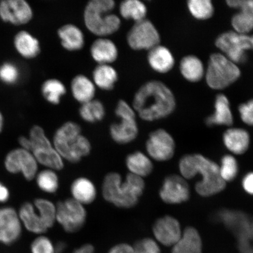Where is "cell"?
I'll use <instances>...</instances> for the list:
<instances>
[{"label": "cell", "mask_w": 253, "mask_h": 253, "mask_svg": "<svg viewBox=\"0 0 253 253\" xmlns=\"http://www.w3.org/2000/svg\"><path fill=\"white\" fill-rule=\"evenodd\" d=\"M132 107L142 120L153 122L171 114L175 109V100L172 91L163 82L151 81L136 91Z\"/></svg>", "instance_id": "cell-1"}, {"label": "cell", "mask_w": 253, "mask_h": 253, "mask_svg": "<svg viewBox=\"0 0 253 253\" xmlns=\"http://www.w3.org/2000/svg\"><path fill=\"white\" fill-rule=\"evenodd\" d=\"M179 170L186 179L194 178L197 174L202 176L195 185L196 191L202 197H210L223 191L226 182L221 178L219 167L202 155H187L179 162Z\"/></svg>", "instance_id": "cell-2"}, {"label": "cell", "mask_w": 253, "mask_h": 253, "mask_svg": "<svg viewBox=\"0 0 253 253\" xmlns=\"http://www.w3.org/2000/svg\"><path fill=\"white\" fill-rule=\"evenodd\" d=\"M145 189L143 179L129 173L124 180L118 172L107 173L102 183L104 200L122 209H130L138 204Z\"/></svg>", "instance_id": "cell-3"}, {"label": "cell", "mask_w": 253, "mask_h": 253, "mask_svg": "<svg viewBox=\"0 0 253 253\" xmlns=\"http://www.w3.org/2000/svg\"><path fill=\"white\" fill-rule=\"evenodd\" d=\"M53 144L63 160L74 164L80 162L91 151L90 141L82 135L81 126L74 122H65L56 129Z\"/></svg>", "instance_id": "cell-4"}, {"label": "cell", "mask_w": 253, "mask_h": 253, "mask_svg": "<svg viewBox=\"0 0 253 253\" xmlns=\"http://www.w3.org/2000/svg\"><path fill=\"white\" fill-rule=\"evenodd\" d=\"M116 7L113 0H91L85 7L84 24L91 33L106 37L118 32L121 27L119 16L112 13Z\"/></svg>", "instance_id": "cell-5"}, {"label": "cell", "mask_w": 253, "mask_h": 253, "mask_svg": "<svg viewBox=\"0 0 253 253\" xmlns=\"http://www.w3.org/2000/svg\"><path fill=\"white\" fill-rule=\"evenodd\" d=\"M240 69L226 56L214 53L210 57L207 71V84L213 89H223L230 86L239 78Z\"/></svg>", "instance_id": "cell-6"}, {"label": "cell", "mask_w": 253, "mask_h": 253, "mask_svg": "<svg viewBox=\"0 0 253 253\" xmlns=\"http://www.w3.org/2000/svg\"><path fill=\"white\" fill-rule=\"evenodd\" d=\"M115 115L120 119L110 126V135L117 144L124 145L135 140L138 134L136 114L133 107L124 100H120L115 109Z\"/></svg>", "instance_id": "cell-7"}, {"label": "cell", "mask_w": 253, "mask_h": 253, "mask_svg": "<svg viewBox=\"0 0 253 253\" xmlns=\"http://www.w3.org/2000/svg\"><path fill=\"white\" fill-rule=\"evenodd\" d=\"M56 219L66 232L74 233L83 228L87 219L84 205L73 198L59 201L56 206Z\"/></svg>", "instance_id": "cell-8"}, {"label": "cell", "mask_w": 253, "mask_h": 253, "mask_svg": "<svg viewBox=\"0 0 253 253\" xmlns=\"http://www.w3.org/2000/svg\"><path fill=\"white\" fill-rule=\"evenodd\" d=\"M216 45L230 61L235 63H243L246 61L247 50L253 49V36L227 32L217 38Z\"/></svg>", "instance_id": "cell-9"}, {"label": "cell", "mask_w": 253, "mask_h": 253, "mask_svg": "<svg viewBox=\"0 0 253 253\" xmlns=\"http://www.w3.org/2000/svg\"><path fill=\"white\" fill-rule=\"evenodd\" d=\"M129 47L134 50H150L159 45L160 36L154 25L146 18L134 23L126 35Z\"/></svg>", "instance_id": "cell-10"}, {"label": "cell", "mask_w": 253, "mask_h": 253, "mask_svg": "<svg viewBox=\"0 0 253 253\" xmlns=\"http://www.w3.org/2000/svg\"><path fill=\"white\" fill-rule=\"evenodd\" d=\"M5 169L11 174L21 173L28 181H32L38 173V162L31 152L18 148L9 152L5 156Z\"/></svg>", "instance_id": "cell-11"}, {"label": "cell", "mask_w": 253, "mask_h": 253, "mask_svg": "<svg viewBox=\"0 0 253 253\" xmlns=\"http://www.w3.org/2000/svg\"><path fill=\"white\" fill-rule=\"evenodd\" d=\"M33 17V9L25 0L0 1V19L5 23L22 26L29 23Z\"/></svg>", "instance_id": "cell-12"}, {"label": "cell", "mask_w": 253, "mask_h": 253, "mask_svg": "<svg viewBox=\"0 0 253 253\" xmlns=\"http://www.w3.org/2000/svg\"><path fill=\"white\" fill-rule=\"evenodd\" d=\"M149 156L157 161L169 160L174 154L175 142L169 132L158 129L151 132L145 144Z\"/></svg>", "instance_id": "cell-13"}, {"label": "cell", "mask_w": 253, "mask_h": 253, "mask_svg": "<svg viewBox=\"0 0 253 253\" xmlns=\"http://www.w3.org/2000/svg\"><path fill=\"white\" fill-rule=\"evenodd\" d=\"M18 213L12 207L0 208V243L11 245L18 241L22 234Z\"/></svg>", "instance_id": "cell-14"}, {"label": "cell", "mask_w": 253, "mask_h": 253, "mask_svg": "<svg viewBox=\"0 0 253 253\" xmlns=\"http://www.w3.org/2000/svg\"><path fill=\"white\" fill-rule=\"evenodd\" d=\"M160 196L167 204H179L188 200L190 189L184 179L178 175H172L164 179Z\"/></svg>", "instance_id": "cell-15"}, {"label": "cell", "mask_w": 253, "mask_h": 253, "mask_svg": "<svg viewBox=\"0 0 253 253\" xmlns=\"http://www.w3.org/2000/svg\"><path fill=\"white\" fill-rule=\"evenodd\" d=\"M153 231L158 241L167 246L175 245L181 237L179 221L170 216H164L157 220Z\"/></svg>", "instance_id": "cell-16"}, {"label": "cell", "mask_w": 253, "mask_h": 253, "mask_svg": "<svg viewBox=\"0 0 253 253\" xmlns=\"http://www.w3.org/2000/svg\"><path fill=\"white\" fill-rule=\"evenodd\" d=\"M91 58L98 65H110L118 58V47L113 41L106 37H99L90 46Z\"/></svg>", "instance_id": "cell-17"}, {"label": "cell", "mask_w": 253, "mask_h": 253, "mask_svg": "<svg viewBox=\"0 0 253 253\" xmlns=\"http://www.w3.org/2000/svg\"><path fill=\"white\" fill-rule=\"evenodd\" d=\"M13 44L16 51L24 59L36 58L41 52L39 40L27 31L18 32L14 37Z\"/></svg>", "instance_id": "cell-18"}, {"label": "cell", "mask_w": 253, "mask_h": 253, "mask_svg": "<svg viewBox=\"0 0 253 253\" xmlns=\"http://www.w3.org/2000/svg\"><path fill=\"white\" fill-rule=\"evenodd\" d=\"M62 46L69 52L78 51L83 48L85 38L83 32L77 25H62L57 32Z\"/></svg>", "instance_id": "cell-19"}, {"label": "cell", "mask_w": 253, "mask_h": 253, "mask_svg": "<svg viewBox=\"0 0 253 253\" xmlns=\"http://www.w3.org/2000/svg\"><path fill=\"white\" fill-rule=\"evenodd\" d=\"M18 213L22 224L30 232L41 235L49 230L41 220L33 204L25 202Z\"/></svg>", "instance_id": "cell-20"}, {"label": "cell", "mask_w": 253, "mask_h": 253, "mask_svg": "<svg viewBox=\"0 0 253 253\" xmlns=\"http://www.w3.org/2000/svg\"><path fill=\"white\" fill-rule=\"evenodd\" d=\"M147 61L154 71L161 74H165L171 70L175 63L170 50L160 45L148 50Z\"/></svg>", "instance_id": "cell-21"}, {"label": "cell", "mask_w": 253, "mask_h": 253, "mask_svg": "<svg viewBox=\"0 0 253 253\" xmlns=\"http://www.w3.org/2000/svg\"><path fill=\"white\" fill-rule=\"evenodd\" d=\"M71 90L74 99L82 104L94 99L96 89L93 81L80 74L72 79Z\"/></svg>", "instance_id": "cell-22"}, {"label": "cell", "mask_w": 253, "mask_h": 253, "mask_svg": "<svg viewBox=\"0 0 253 253\" xmlns=\"http://www.w3.org/2000/svg\"><path fill=\"white\" fill-rule=\"evenodd\" d=\"M38 163L54 170H62L64 167L63 158L55 149L52 143L41 145L32 150Z\"/></svg>", "instance_id": "cell-23"}, {"label": "cell", "mask_w": 253, "mask_h": 253, "mask_svg": "<svg viewBox=\"0 0 253 253\" xmlns=\"http://www.w3.org/2000/svg\"><path fill=\"white\" fill-rule=\"evenodd\" d=\"M71 192L73 199L83 205L93 203L97 197L96 186L84 177L74 180L71 186Z\"/></svg>", "instance_id": "cell-24"}, {"label": "cell", "mask_w": 253, "mask_h": 253, "mask_svg": "<svg viewBox=\"0 0 253 253\" xmlns=\"http://www.w3.org/2000/svg\"><path fill=\"white\" fill-rule=\"evenodd\" d=\"M209 126H231L233 123V118L231 112L230 103L227 98L223 94L217 95L215 101L214 112L206 120Z\"/></svg>", "instance_id": "cell-25"}, {"label": "cell", "mask_w": 253, "mask_h": 253, "mask_svg": "<svg viewBox=\"0 0 253 253\" xmlns=\"http://www.w3.org/2000/svg\"><path fill=\"white\" fill-rule=\"evenodd\" d=\"M223 140L225 146L233 154L241 155L248 150L250 136L242 128H230L224 132Z\"/></svg>", "instance_id": "cell-26"}, {"label": "cell", "mask_w": 253, "mask_h": 253, "mask_svg": "<svg viewBox=\"0 0 253 253\" xmlns=\"http://www.w3.org/2000/svg\"><path fill=\"white\" fill-rule=\"evenodd\" d=\"M96 87L105 91L112 90L119 80L118 72L110 65H98L92 74Z\"/></svg>", "instance_id": "cell-27"}, {"label": "cell", "mask_w": 253, "mask_h": 253, "mask_svg": "<svg viewBox=\"0 0 253 253\" xmlns=\"http://www.w3.org/2000/svg\"><path fill=\"white\" fill-rule=\"evenodd\" d=\"M172 253H202V241L198 231L194 227L185 229L182 237L176 243Z\"/></svg>", "instance_id": "cell-28"}, {"label": "cell", "mask_w": 253, "mask_h": 253, "mask_svg": "<svg viewBox=\"0 0 253 253\" xmlns=\"http://www.w3.org/2000/svg\"><path fill=\"white\" fill-rule=\"evenodd\" d=\"M126 165L129 173L142 178L150 175L153 170L150 158L140 151L128 154L126 158Z\"/></svg>", "instance_id": "cell-29"}, {"label": "cell", "mask_w": 253, "mask_h": 253, "mask_svg": "<svg viewBox=\"0 0 253 253\" xmlns=\"http://www.w3.org/2000/svg\"><path fill=\"white\" fill-rule=\"evenodd\" d=\"M41 91L44 99L53 105L60 104L62 98L67 92L63 82L55 78L47 79L44 81L41 85Z\"/></svg>", "instance_id": "cell-30"}, {"label": "cell", "mask_w": 253, "mask_h": 253, "mask_svg": "<svg viewBox=\"0 0 253 253\" xmlns=\"http://www.w3.org/2000/svg\"><path fill=\"white\" fill-rule=\"evenodd\" d=\"M119 12L125 20L137 23L145 19L147 8L144 3L139 0H126L120 3Z\"/></svg>", "instance_id": "cell-31"}, {"label": "cell", "mask_w": 253, "mask_h": 253, "mask_svg": "<svg viewBox=\"0 0 253 253\" xmlns=\"http://www.w3.org/2000/svg\"><path fill=\"white\" fill-rule=\"evenodd\" d=\"M180 70L183 77L192 82L200 81L204 75V65L195 56L184 57L180 63Z\"/></svg>", "instance_id": "cell-32"}, {"label": "cell", "mask_w": 253, "mask_h": 253, "mask_svg": "<svg viewBox=\"0 0 253 253\" xmlns=\"http://www.w3.org/2000/svg\"><path fill=\"white\" fill-rule=\"evenodd\" d=\"M79 113L84 122L93 124L103 120L106 115V109L102 102L94 99L82 104Z\"/></svg>", "instance_id": "cell-33"}, {"label": "cell", "mask_w": 253, "mask_h": 253, "mask_svg": "<svg viewBox=\"0 0 253 253\" xmlns=\"http://www.w3.org/2000/svg\"><path fill=\"white\" fill-rule=\"evenodd\" d=\"M33 204L47 228H51L56 221V206L52 202L44 198L36 199Z\"/></svg>", "instance_id": "cell-34"}, {"label": "cell", "mask_w": 253, "mask_h": 253, "mask_svg": "<svg viewBox=\"0 0 253 253\" xmlns=\"http://www.w3.org/2000/svg\"><path fill=\"white\" fill-rule=\"evenodd\" d=\"M38 187L47 194H54L59 186V178L55 170L46 169L37 173L36 177Z\"/></svg>", "instance_id": "cell-35"}, {"label": "cell", "mask_w": 253, "mask_h": 253, "mask_svg": "<svg viewBox=\"0 0 253 253\" xmlns=\"http://www.w3.org/2000/svg\"><path fill=\"white\" fill-rule=\"evenodd\" d=\"M188 7L191 14L198 20H208L213 14L214 8L210 0H190Z\"/></svg>", "instance_id": "cell-36"}, {"label": "cell", "mask_w": 253, "mask_h": 253, "mask_svg": "<svg viewBox=\"0 0 253 253\" xmlns=\"http://www.w3.org/2000/svg\"><path fill=\"white\" fill-rule=\"evenodd\" d=\"M232 25L236 33L247 35L253 30V12L240 11L233 16Z\"/></svg>", "instance_id": "cell-37"}, {"label": "cell", "mask_w": 253, "mask_h": 253, "mask_svg": "<svg viewBox=\"0 0 253 253\" xmlns=\"http://www.w3.org/2000/svg\"><path fill=\"white\" fill-rule=\"evenodd\" d=\"M20 71L17 65L12 62H5L0 65V81L7 85L18 83L20 78Z\"/></svg>", "instance_id": "cell-38"}, {"label": "cell", "mask_w": 253, "mask_h": 253, "mask_svg": "<svg viewBox=\"0 0 253 253\" xmlns=\"http://www.w3.org/2000/svg\"><path fill=\"white\" fill-rule=\"evenodd\" d=\"M238 164L235 158L230 155L222 158L219 170L221 178L224 182L233 181L238 173Z\"/></svg>", "instance_id": "cell-39"}, {"label": "cell", "mask_w": 253, "mask_h": 253, "mask_svg": "<svg viewBox=\"0 0 253 253\" xmlns=\"http://www.w3.org/2000/svg\"><path fill=\"white\" fill-rule=\"evenodd\" d=\"M31 251V253H55V246L48 237L40 236L32 243Z\"/></svg>", "instance_id": "cell-40"}, {"label": "cell", "mask_w": 253, "mask_h": 253, "mask_svg": "<svg viewBox=\"0 0 253 253\" xmlns=\"http://www.w3.org/2000/svg\"><path fill=\"white\" fill-rule=\"evenodd\" d=\"M132 250L133 253H161L157 243L150 238L139 240L132 247Z\"/></svg>", "instance_id": "cell-41"}, {"label": "cell", "mask_w": 253, "mask_h": 253, "mask_svg": "<svg viewBox=\"0 0 253 253\" xmlns=\"http://www.w3.org/2000/svg\"><path fill=\"white\" fill-rule=\"evenodd\" d=\"M239 111L243 122L249 126H253V99L242 104Z\"/></svg>", "instance_id": "cell-42"}, {"label": "cell", "mask_w": 253, "mask_h": 253, "mask_svg": "<svg viewBox=\"0 0 253 253\" xmlns=\"http://www.w3.org/2000/svg\"><path fill=\"white\" fill-rule=\"evenodd\" d=\"M226 2L230 7L238 8L242 11L253 12V0H229Z\"/></svg>", "instance_id": "cell-43"}, {"label": "cell", "mask_w": 253, "mask_h": 253, "mask_svg": "<svg viewBox=\"0 0 253 253\" xmlns=\"http://www.w3.org/2000/svg\"><path fill=\"white\" fill-rule=\"evenodd\" d=\"M242 185L247 193L253 195V172L248 173L245 175L243 179Z\"/></svg>", "instance_id": "cell-44"}, {"label": "cell", "mask_w": 253, "mask_h": 253, "mask_svg": "<svg viewBox=\"0 0 253 253\" xmlns=\"http://www.w3.org/2000/svg\"><path fill=\"white\" fill-rule=\"evenodd\" d=\"M108 253H133L132 247L126 243H120L113 246Z\"/></svg>", "instance_id": "cell-45"}, {"label": "cell", "mask_w": 253, "mask_h": 253, "mask_svg": "<svg viewBox=\"0 0 253 253\" xmlns=\"http://www.w3.org/2000/svg\"><path fill=\"white\" fill-rule=\"evenodd\" d=\"M10 198V192L4 183L0 182V203H5Z\"/></svg>", "instance_id": "cell-46"}, {"label": "cell", "mask_w": 253, "mask_h": 253, "mask_svg": "<svg viewBox=\"0 0 253 253\" xmlns=\"http://www.w3.org/2000/svg\"><path fill=\"white\" fill-rule=\"evenodd\" d=\"M239 248L241 253H253V247L249 240H239Z\"/></svg>", "instance_id": "cell-47"}, {"label": "cell", "mask_w": 253, "mask_h": 253, "mask_svg": "<svg viewBox=\"0 0 253 253\" xmlns=\"http://www.w3.org/2000/svg\"><path fill=\"white\" fill-rule=\"evenodd\" d=\"M18 143L20 145V148L31 152V143L28 137H25V136L24 135L20 136V137L18 138Z\"/></svg>", "instance_id": "cell-48"}, {"label": "cell", "mask_w": 253, "mask_h": 253, "mask_svg": "<svg viewBox=\"0 0 253 253\" xmlns=\"http://www.w3.org/2000/svg\"><path fill=\"white\" fill-rule=\"evenodd\" d=\"M94 247L90 244L84 245L76 249L73 253H94Z\"/></svg>", "instance_id": "cell-49"}, {"label": "cell", "mask_w": 253, "mask_h": 253, "mask_svg": "<svg viewBox=\"0 0 253 253\" xmlns=\"http://www.w3.org/2000/svg\"><path fill=\"white\" fill-rule=\"evenodd\" d=\"M66 248V245L65 243L60 242L55 246V253H62Z\"/></svg>", "instance_id": "cell-50"}, {"label": "cell", "mask_w": 253, "mask_h": 253, "mask_svg": "<svg viewBox=\"0 0 253 253\" xmlns=\"http://www.w3.org/2000/svg\"><path fill=\"white\" fill-rule=\"evenodd\" d=\"M4 126V118L3 116L2 112L0 111V134L3 131V128Z\"/></svg>", "instance_id": "cell-51"}]
</instances>
